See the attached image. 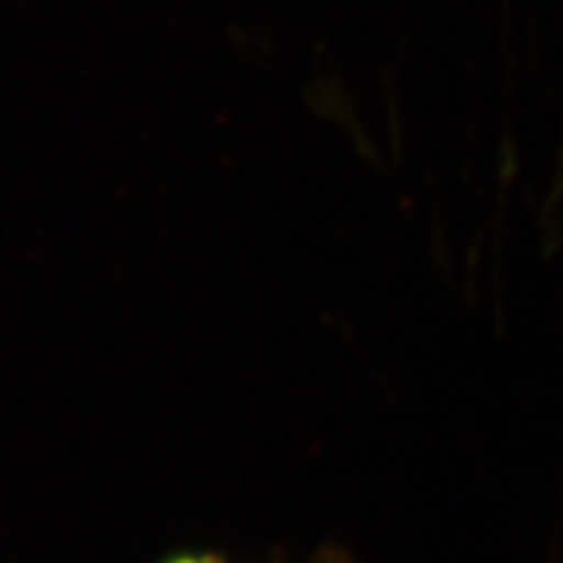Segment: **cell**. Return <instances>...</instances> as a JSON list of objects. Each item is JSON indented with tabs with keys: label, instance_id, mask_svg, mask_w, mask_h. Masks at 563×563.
<instances>
[{
	"label": "cell",
	"instance_id": "1",
	"mask_svg": "<svg viewBox=\"0 0 563 563\" xmlns=\"http://www.w3.org/2000/svg\"><path fill=\"white\" fill-rule=\"evenodd\" d=\"M161 563H229L221 555H209V552H178V555H169Z\"/></svg>",
	"mask_w": 563,
	"mask_h": 563
}]
</instances>
